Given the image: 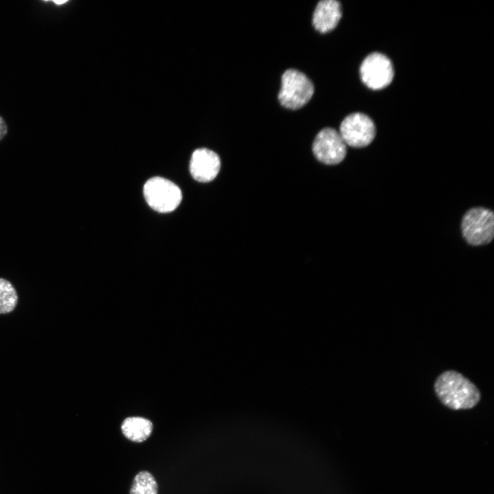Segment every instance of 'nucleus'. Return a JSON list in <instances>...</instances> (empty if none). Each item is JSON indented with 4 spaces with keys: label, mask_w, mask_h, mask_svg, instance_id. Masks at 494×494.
Segmentation results:
<instances>
[{
    "label": "nucleus",
    "mask_w": 494,
    "mask_h": 494,
    "mask_svg": "<svg viewBox=\"0 0 494 494\" xmlns=\"http://www.w3.org/2000/svg\"><path fill=\"white\" fill-rule=\"evenodd\" d=\"M434 387L441 403L454 410L471 409L478 403L481 397L477 387L455 370L441 373Z\"/></svg>",
    "instance_id": "nucleus-1"
},
{
    "label": "nucleus",
    "mask_w": 494,
    "mask_h": 494,
    "mask_svg": "<svg viewBox=\"0 0 494 494\" xmlns=\"http://www.w3.org/2000/svg\"><path fill=\"white\" fill-rule=\"evenodd\" d=\"M8 126L4 119L0 116V141L6 135Z\"/></svg>",
    "instance_id": "nucleus-13"
},
{
    "label": "nucleus",
    "mask_w": 494,
    "mask_h": 494,
    "mask_svg": "<svg viewBox=\"0 0 494 494\" xmlns=\"http://www.w3.org/2000/svg\"><path fill=\"white\" fill-rule=\"evenodd\" d=\"M16 291L10 281L0 278V314L12 311L16 305Z\"/></svg>",
    "instance_id": "nucleus-12"
},
{
    "label": "nucleus",
    "mask_w": 494,
    "mask_h": 494,
    "mask_svg": "<svg viewBox=\"0 0 494 494\" xmlns=\"http://www.w3.org/2000/svg\"><path fill=\"white\" fill-rule=\"evenodd\" d=\"M53 2L54 3H56L58 5H59L60 4L61 5V4L67 3V1H53Z\"/></svg>",
    "instance_id": "nucleus-14"
},
{
    "label": "nucleus",
    "mask_w": 494,
    "mask_h": 494,
    "mask_svg": "<svg viewBox=\"0 0 494 494\" xmlns=\"http://www.w3.org/2000/svg\"><path fill=\"white\" fill-rule=\"evenodd\" d=\"M154 425L152 422L141 416H129L126 418L121 425L123 435L134 443H143L151 436Z\"/></svg>",
    "instance_id": "nucleus-10"
},
{
    "label": "nucleus",
    "mask_w": 494,
    "mask_h": 494,
    "mask_svg": "<svg viewBox=\"0 0 494 494\" xmlns=\"http://www.w3.org/2000/svg\"><path fill=\"white\" fill-rule=\"evenodd\" d=\"M463 238L469 245L478 246L491 243L494 237V213L484 207H473L461 220Z\"/></svg>",
    "instance_id": "nucleus-2"
},
{
    "label": "nucleus",
    "mask_w": 494,
    "mask_h": 494,
    "mask_svg": "<svg viewBox=\"0 0 494 494\" xmlns=\"http://www.w3.org/2000/svg\"><path fill=\"white\" fill-rule=\"evenodd\" d=\"M312 151L315 157L327 165L341 163L346 154V145L339 132L331 128H325L316 136Z\"/></svg>",
    "instance_id": "nucleus-7"
},
{
    "label": "nucleus",
    "mask_w": 494,
    "mask_h": 494,
    "mask_svg": "<svg viewBox=\"0 0 494 494\" xmlns=\"http://www.w3.org/2000/svg\"><path fill=\"white\" fill-rule=\"evenodd\" d=\"M360 73L362 81L373 90L382 89L388 86L394 77V69L390 60L385 55L374 52L363 60Z\"/></svg>",
    "instance_id": "nucleus-6"
},
{
    "label": "nucleus",
    "mask_w": 494,
    "mask_h": 494,
    "mask_svg": "<svg viewBox=\"0 0 494 494\" xmlns=\"http://www.w3.org/2000/svg\"><path fill=\"white\" fill-rule=\"evenodd\" d=\"M158 486L154 475L148 471L136 474L130 488L129 494H158Z\"/></svg>",
    "instance_id": "nucleus-11"
},
{
    "label": "nucleus",
    "mask_w": 494,
    "mask_h": 494,
    "mask_svg": "<svg viewBox=\"0 0 494 494\" xmlns=\"http://www.w3.org/2000/svg\"><path fill=\"white\" fill-rule=\"evenodd\" d=\"M339 133L346 145L363 148L373 141L376 130L373 120L368 115L354 113L343 119Z\"/></svg>",
    "instance_id": "nucleus-5"
},
{
    "label": "nucleus",
    "mask_w": 494,
    "mask_h": 494,
    "mask_svg": "<svg viewBox=\"0 0 494 494\" xmlns=\"http://www.w3.org/2000/svg\"><path fill=\"white\" fill-rule=\"evenodd\" d=\"M220 166V158L215 152L207 148H200L192 154L189 170L196 180L207 183L217 176Z\"/></svg>",
    "instance_id": "nucleus-8"
},
{
    "label": "nucleus",
    "mask_w": 494,
    "mask_h": 494,
    "mask_svg": "<svg viewBox=\"0 0 494 494\" xmlns=\"http://www.w3.org/2000/svg\"><path fill=\"white\" fill-rule=\"evenodd\" d=\"M314 92V84L306 75L298 70L289 69L282 75L278 99L285 108L296 110L310 100Z\"/></svg>",
    "instance_id": "nucleus-3"
},
{
    "label": "nucleus",
    "mask_w": 494,
    "mask_h": 494,
    "mask_svg": "<svg viewBox=\"0 0 494 494\" xmlns=\"http://www.w3.org/2000/svg\"><path fill=\"white\" fill-rule=\"evenodd\" d=\"M143 194L148 205L160 213L173 211L182 200L180 188L172 181L161 177H154L147 180Z\"/></svg>",
    "instance_id": "nucleus-4"
},
{
    "label": "nucleus",
    "mask_w": 494,
    "mask_h": 494,
    "mask_svg": "<svg viewBox=\"0 0 494 494\" xmlns=\"http://www.w3.org/2000/svg\"><path fill=\"white\" fill-rule=\"evenodd\" d=\"M341 16V4L338 1L322 0L315 8L312 23L318 32L327 33L337 26Z\"/></svg>",
    "instance_id": "nucleus-9"
}]
</instances>
